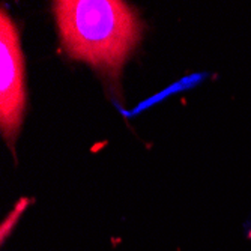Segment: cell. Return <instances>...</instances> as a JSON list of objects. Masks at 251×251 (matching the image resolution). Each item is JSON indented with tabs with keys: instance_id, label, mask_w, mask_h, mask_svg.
Masks as SVG:
<instances>
[{
	"instance_id": "4",
	"label": "cell",
	"mask_w": 251,
	"mask_h": 251,
	"mask_svg": "<svg viewBox=\"0 0 251 251\" xmlns=\"http://www.w3.org/2000/svg\"><path fill=\"white\" fill-rule=\"evenodd\" d=\"M27 203H29L27 199H21V200L18 201L15 211L11 214V217H8L6 223H3V226H2V239H5V236H6V233H8V229L11 230V227L14 226L17 217H18L20 214H23V211H25V208H26V204H27Z\"/></svg>"
},
{
	"instance_id": "2",
	"label": "cell",
	"mask_w": 251,
	"mask_h": 251,
	"mask_svg": "<svg viewBox=\"0 0 251 251\" xmlns=\"http://www.w3.org/2000/svg\"><path fill=\"white\" fill-rule=\"evenodd\" d=\"M25 105V56L21 51L20 32L5 9H2V17H0V128L11 146L20 132Z\"/></svg>"
},
{
	"instance_id": "3",
	"label": "cell",
	"mask_w": 251,
	"mask_h": 251,
	"mask_svg": "<svg viewBox=\"0 0 251 251\" xmlns=\"http://www.w3.org/2000/svg\"><path fill=\"white\" fill-rule=\"evenodd\" d=\"M201 78H203V75H201V74H194V75L184 77L180 81H177V83H175V84L169 86L167 89H164L161 94H158V95H155V97H152V98H149V100H146V101L140 102V104L137 105L134 110H131V111L121 110V111L124 113L125 116H134V115H137V113H140L142 110H145V108H148V107H151V105H153V104H156V102H159V101H163L164 98L170 97L172 94H176V92H179V90L190 89V87L196 86L199 81H201Z\"/></svg>"
},
{
	"instance_id": "1",
	"label": "cell",
	"mask_w": 251,
	"mask_h": 251,
	"mask_svg": "<svg viewBox=\"0 0 251 251\" xmlns=\"http://www.w3.org/2000/svg\"><path fill=\"white\" fill-rule=\"evenodd\" d=\"M53 9L66 53L113 77L119 75L142 36L134 11L118 0H60Z\"/></svg>"
}]
</instances>
